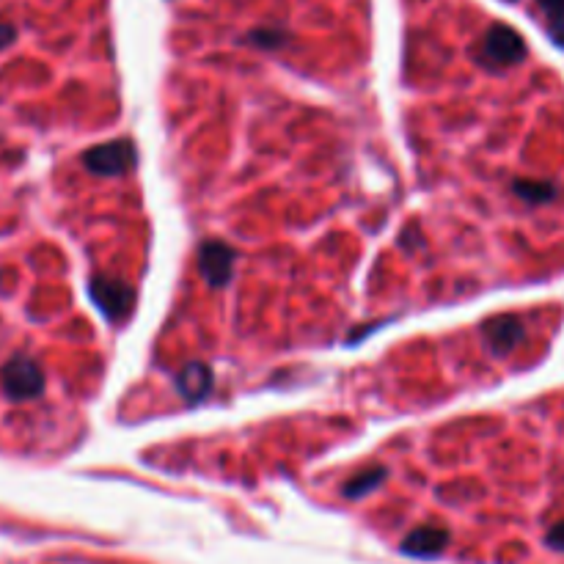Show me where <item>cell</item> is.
I'll return each instance as SVG.
<instances>
[{"label": "cell", "mask_w": 564, "mask_h": 564, "mask_svg": "<svg viewBox=\"0 0 564 564\" xmlns=\"http://www.w3.org/2000/svg\"><path fill=\"white\" fill-rule=\"evenodd\" d=\"M482 56L487 64L493 67H507L515 64L520 58L526 56V47L520 42V36L507 28V25H493L485 36V45H482Z\"/></svg>", "instance_id": "3"}, {"label": "cell", "mask_w": 564, "mask_h": 564, "mask_svg": "<svg viewBox=\"0 0 564 564\" xmlns=\"http://www.w3.org/2000/svg\"><path fill=\"white\" fill-rule=\"evenodd\" d=\"M449 545V534L446 529H435V526H421V529L410 531L405 542H402V551L410 556H421V559H430L438 556Z\"/></svg>", "instance_id": "6"}, {"label": "cell", "mask_w": 564, "mask_h": 564, "mask_svg": "<svg viewBox=\"0 0 564 564\" xmlns=\"http://www.w3.org/2000/svg\"><path fill=\"white\" fill-rule=\"evenodd\" d=\"M91 298L100 306V311L111 320H122L127 311L133 309L135 292L122 281L111 278H94L91 281Z\"/></svg>", "instance_id": "4"}, {"label": "cell", "mask_w": 564, "mask_h": 564, "mask_svg": "<svg viewBox=\"0 0 564 564\" xmlns=\"http://www.w3.org/2000/svg\"><path fill=\"white\" fill-rule=\"evenodd\" d=\"M177 386L179 391H182V397L188 399V402H199V399H204L210 394V369L204 364H190L188 369L177 377Z\"/></svg>", "instance_id": "7"}, {"label": "cell", "mask_w": 564, "mask_h": 564, "mask_svg": "<svg viewBox=\"0 0 564 564\" xmlns=\"http://www.w3.org/2000/svg\"><path fill=\"white\" fill-rule=\"evenodd\" d=\"M14 39V31L9 25H0V47H6Z\"/></svg>", "instance_id": "13"}, {"label": "cell", "mask_w": 564, "mask_h": 564, "mask_svg": "<svg viewBox=\"0 0 564 564\" xmlns=\"http://www.w3.org/2000/svg\"><path fill=\"white\" fill-rule=\"evenodd\" d=\"M135 144L133 141H111V144H102V146H94L91 152H86L83 157V163L89 171L94 174H102V177H119L124 171H130L135 166Z\"/></svg>", "instance_id": "1"}, {"label": "cell", "mask_w": 564, "mask_h": 564, "mask_svg": "<svg viewBox=\"0 0 564 564\" xmlns=\"http://www.w3.org/2000/svg\"><path fill=\"white\" fill-rule=\"evenodd\" d=\"M251 42H256V45H262V47H276V45H281L284 39H281V34H267V31H256V34H251Z\"/></svg>", "instance_id": "12"}, {"label": "cell", "mask_w": 564, "mask_h": 564, "mask_svg": "<svg viewBox=\"0 0 564 564\" xmlns=\"http://www.w3.org/2000/svg\"><path fill=\"white\" fill-rule=\"evenodd\" d=\"M199 265H201V273L207 276L210 284L223 287V284L229 281V276H232V265H234L232 248L223 243H207L201 248Z\"/></svg>", "instance_id": "5"}, {"label": "cell", "mask_w": 564, "mask_h": 564, "mask_svg": "<svg viewBox=\"0 0 564 564\" xmlns=\"http://www.w3.org/2000/svg\"><path fill=\"white\" fill-rule=\"evenodd\" d=\"M383 479H386V468H372V471H364V474L355 476L353 482H347V485H344V496L347 498L366 496V493H369V490H375Z\"/></svg>", "instance_id": "9"}, {"label": "cell", "mask_w": 564, "mask_h": 564, "mask_svg": "<svg viewBox=\"0 0 564 564\" xmlns=\"http://www.w3.org/2000/svg\"><path fill=\"white\" fill-rule=\"evenodd\" d=\"M487 342L493 344L496 350H509L515 347V342L520 339V325L512 317H501V320H490L485 325Z\"/></svg>", "instance_id": "8"}, {"label": "cell", "mask_w": 564, "mask_h": 564, "mask_svg": "<svg viewBox=\"0 0 564 564\" xmlns=\"http://www.w3.org/2000/svg\"><path fill=\"white\" fill-rule=\"evenodd\" d=\"M540 6L545 9V14H551L556 23L564 20V0H540Z\"/></svg>", "instance_id": "11"}, {"label": "cell", "mask_w": 564, "mask_h": 564, "mask_svg": "<svg viewBox=\"0 0 564 564\" xmlns=\"http://www.w3.org/2000/svg\"><path fill=\"white\" fill-rule=\"evenodd\" d=\"M520 199L526 201H548L553 196V190L548 185H540V182H518L515 185Z\"/></svg>", "instance_id": "10"}, {"label": "cell", "mask_w": 564, "mask_h": 564, "mask_svg": "<svg viewBox=\"0 0 564 564\" xmlns=\"http://www.w3.org/2000/svg\"><path fill=\"white\" fill-rule=\"evenodd\" d=\"M3 386H6V394L12 399H34L45 388V375H42V369L34 361L14 358L3 369Z\"/></svg>", "instance_id": "2"}]
</instances>
